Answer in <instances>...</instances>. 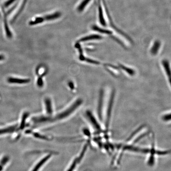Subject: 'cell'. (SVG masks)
Listing matches in <instances>:
<instances>
[{"mask_svg": "<svg viewBox=\"0 0 171 171\" xmlns=\"http://www.w3.org/2000/svg\"><path fill=\"white\" fill-rule=\"evenodd\" d=\"M82 102H83V101L81 99L78 100L68 109L64 112L59 114L55 117L49 118L43 117V122L45 123L46 122H51L52 121H56V120H62V119L67 118V117L69 116L79 106L81 105Z\"/></svg>", "mask_w": 171, "mask_h": 171, "instance_id": "obj_1", "label": "cell"}, {"mask_svg": "<svg viewBox=\"0 0 171 171\" xmlns=\"http://www.w3.org/2000/svg\"><path fill=\"white\" fill-rule=\"evenodd\" d=\"M51 156V155H48L40 160L39 163H37L35 166L33 168L31 171H39L40 168L43 166V165L47 162V161L49 159Z\"/></svg>", "mask_w": 171, "mask_h": 171, "instance_id": "obj_2", "label": "cell"}, {"mask_svg": "<svg viewBox=\"0 0 171 171\" xmlns=\"http://www.w3.org/2000/svg\"><path fill=\"white\" fill-rule=\"evenodd\" d=\"M8 81L10 83H13V84H27V83H30V79H20V78L10 77L8 79Z\"/></svg>", "mask_w": 171, "mask_h": 171, "instance_id": "obj_3", "label": "cell"}, {"mask_svg": "<svg viewBox=\"0 0 171 171\" xmlns=\"http://www.w3.org/2000/svg\"><path fill=\"white\" fill-rule=\"evenodd\" d=\"M163 67L165 69V71L169 80L170 83L171 81V71L169 65V63L167 60H164L162 62Z\"/></svg>", "mask_w": 171, "mask_h": 171, "instance_id": "obj_4", "label": "cell"}, {"mask_svg": "<svg viewBox=\"0 0 171 171\" xmlns=\"http://www.w3.org/2000/svg\"><path fill=\"white\" fill-rule=\"evenodd\" d=\"M102 37L98 35H92L84 37L81 39L79 41L80 42H85L88 40H100L102 39Z\"/></svg>", "mask_w": 171, "mask_h": 171, "instance_id": "obj_5", "label": "cell"}, {"mask_svg": "<svg viewBox=\"0 0 171 171\" xmlns=\"http://www.w3.org/2000/svg\"><path fill=\"white\" fill-rule=\"evenodd\" d=\"M160 47V42L158 40L155 41L154 42L153 47H152L151 49V52L152 54L156 55L158 53Z\"/></svg>", "mask_w": 171, "mask_h": 171, "instance_id": "obj_6", "label": "cell"}, {"mask_svg": "<svg viewBox=\"0 0 171 171\" xmlns=\"http://www.w3.org/2000/svg\"><path fill=\"white\" fill-rule=\"evenodd\" d=\"M61 16V12H56L55 13H52V14L46 16L45 17H43V18L44 19L45 21V20L49 21V20H54L60 17Z\"/></svg>", "mask_w": 171, "mask_h": 171, "instance_id": "obj_7", "label": "cell"}, {"mask_svg": "<svg viewBox=\"0 0 171 171\" xmlns=\"http://www.w3.org/2000/svg\"><path fill=\"white\" fill-rule=\"evenodd\" d=\"M45 103L47 113L49 114H51L53 111L51 100L49 98H47L45 100Z\"/></svg>", "mask_w": 171, "mask_h": 171, "instance_id": "obj_8", "label": "cell"}, {"mask_svg": "<svg viewBox=\"0 0 171 171\" xmlns=\"http://www.w3.org/2000/svg\"><path fill=\"white\" fill-rule=\"evenodd\" d=\"M99 19H100V23L102 25L106 26V23L105 20L104 16H103V10H102V6L101 4H100L99 5Z\"/></svg>", "mask_w": 171, "mask_h": 171, "instance_id": "obj_9", "label": "cell"}, {"mask_svg": "<svg viewBox=\"0 0 171 171\" xmlns=\"http://www.w3.org/2000/svg\"><path fill=\"white\" fill-rule=\"evenodd\" d=\"M92 30L94 31H98L100 33L105 34L111 35L112 33V31L109 30H105V29H102L97 26L96 25L93 26L92 27Z\"/></svg>", "mask_w": 171, "mask_h": 171, "instance_id": "obj_10", "label": "cell"}, {"mask_svg": "<svg viewBox=\"0 0 171 171\" xmlns=\"http://www.w3.org/2000/svg\"><path fill=\"white\" fill-rule=\"evenodd\" d=\"M91 0H83L78 7V11L80 12L83 11L84 10V9L85 8L86 6L88 4V3Z\"/></svg>", "mask_w": 171, "mask_h": 171, "instance_id": "obj_11", "label": "cell"}, {"mask_svg": "<svg viewBox=\"0 0 171 171\" xmlns=\"http://www.w3.org/2000/svg\"><path fill=\"white\" fill-rule=\"evenodd\" d=\"M119 67L130 75H133L135 73V71L133 70L130 68H128V67H126V66H124L123 65H122V64H120L119 65Z\"/></svg>", "mask_w": 171, "mask_h": 171, "instance_id": "obj_12", "label": "cell"}, {"mask_svg": "<svg viewBox=\"0 0 171 171\" xmlns=\"http://www.w3.org/2000/svg\"><path fill=\"white\" fill-rule=\"evenodd\" d=\"M44 21L43 17H37L33 21H30V25H34L39 24V23H42Z\"/></svg>", "mask_w": 171, "mask_h": 171, "instance_id": "obj_13", "label": "cell"}, {"mask_svg": "<svg viewBox=\"0 0 171 171\" xmlns=\"http://www.w3.org/2000/svg\"><path fill=\"white\" fill-rule=\"evenodd\" d=\"M42 76H39L38 78L37 82V84L38 86L39 87H42L43 85V81L42 79Z\"/></svg>", "mask_w": 171, "mask_h": 171, "instance_id": "obj_14", "label": "cell"}, {"mask_svg": "<svg viewBox=\"0 0 171 171\" xmlns=\"http://www.w3.org/2000/svg\"><path fill=\"white\" fill-rule=\"evenodd\" d=\"M16 0H8V1H7L4 3V6L5 7H7L11 5L12 4L13 2L15 1Z\"/></svg>", "mask_w": 171, "mask_h": 171, "instance_id": "obj_15", "label": "cell"}, {"mask_svg": "<svg viewBox=\"0 0 171 171\" xmlns=\"http://www.w3.org/2000/svg\"><path fill=\"white\" fill-rule=\"evenodd\" d=\"M170 115V114H167V115H165L164 117H163V119L165 120H170V116H169L168 117L169 115Z\"/></svg>", "mask_w": 171, "mask_h": 171, "instance_id": "obj_16", "label": "cell"}, {"mask_svg": "<svg viewBox=\"0 0 171 171\" xmlns=\"http://www.w3.org/2000/svg\"><path fill=\"white\" fill-rule=\"evenodd\" d=\"M69 87H70L72 89H73L74 88V84L72 82H70V83H69Z\"/></svg>", "mask_w": 171, "mask_h": 171, "instance_id": "obj_17", "label": "cell"}]
</instances>
